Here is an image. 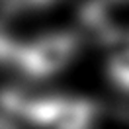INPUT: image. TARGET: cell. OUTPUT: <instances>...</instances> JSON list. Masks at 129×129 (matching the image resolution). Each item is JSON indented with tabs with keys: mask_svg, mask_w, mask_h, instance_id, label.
Returning a JSON list of instances; mask_svg holds the SVG:
<instances>
[{
	"mask_svg": "<svg viewBox=\"0 0 129 129\" xmlns=\"http://www.w3.org/2000/svg\"><path fill=\"white\" fill-rule=\"evenodd\" d=\"M4 106L29 123L43 129H92L96 119V106L78 98H27L6 96Z\"/></svg>",
	"mask_w": 129,
	"mask_h": 129,
	"instance_id": "obj_1",
	"label": "cell"
},
{
	"mask_svg": "<svg viewBox=\"0 0 129 129\" xmlns=\"http://www.w3.org/2000/svg\"><path fill=\"white\" fill-rule=\"evenodd\" d=\"M10 2L16 6H43V4H49L53 0H10Z\"/></svg>",
	"mask_w": 129,
	"mask_h": 129,
	"instance_id": "obj_5",
	"label": "cell"
},
{
	"mask_svg": "<svg viewBox=\"0 0 129 129\" xmlns=\"http://www.w3.org/2000/svg\"><path fill=\"white\" fill-rule=\"evenodd\" d=\"M82 22L102 43L129 39V0H90Z\"/></svg>",
	"mask_w": 129,
	"mask_h": 129,
	"instance_id": "obj_3",
	"label": "cell"
},
{
	"mask_svg": "<svg viewBox=\"0 0 129 129\" xmlns=\"http://www.w3.org/2000/svg\"><path fill=\"white\" fill-rule=\"evenodd\" d=\"M0 129H14L12 125H8V123H4V121L0 119Z\"/></svg>",
	"mask_w": 129,
	"mask_h": 129,
	"instance_id": "obj_6",
	"label": "cell"
},
{
	"mask_svg": "<svg viewBox=\"0 0 129 129\" xmlns=\"http://www.w3.org/2000/svg\"><path fill=\"white\" fill-rule=\"evenodd\" d=\"M108 74L115 86L129 92V43H125L117 53H113L108 64Z\"/></svg>",
	"mask_w": 129,
	"mask_h": 129,
	"instance_id": "obj_4",
	"label": "cell"
},
{
	"mask_svg": "<svg viewBox=\"0 0 129 129\" xmlns=\"http://www.w3.org/2000/svg\"><path fill=\"white\" fill-rule=\"evenodd\" d=\"M78 39L67 31L49 33L27 45H20L14 67L31 78H45L63 71L76 55Z\"/></svg>",
	"mask_w": 129,
	"mask_h": 129,
	"instance_id": "obj_2",
	"label": "cell"
}]
</instances>
